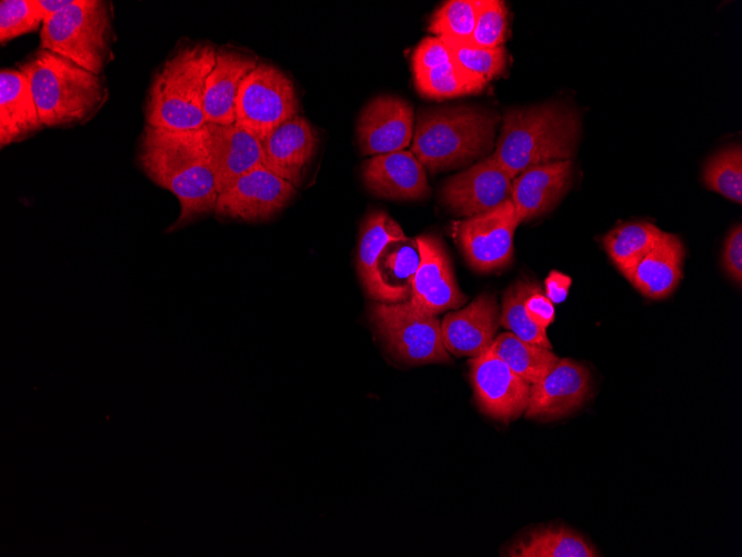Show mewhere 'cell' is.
Returning <instances> with one entry per match:
<instances>
[{"mask_svg": "<svg viewBox=\"0 0 742 557\" xmlns=\"http://www.w3.org/2000/svg\"><path fill=\"white\" fill-rule=\"evenodd\" d=\"M137 161L152 182L179 200V217L168 232L214 212L219 193L202 127L171 130L146 125Z\"/></svg>", "mask_w": 742, "mask_h": 557, "instance_id": "6da1fadb", "label": "cell"}, {"mask_svg": "<svg viewBox=\"0 0 742 557\" xmlns=\"http://www.w3.org/2000/svg\"><path fill=\"white\" fill-rule=\"evenodd\" d=\"M19 69L30 81L40 119L48 128H72L88 122L109 96L102 74L40 47Z\"/></svg>", "mask_w": 742, "mask_h": 557, "instance_id": "7a4b0ae2", "label": "cell"}, {"mask_svg": "<svg viewBox=\"0 0 742 557\" xmlns=\"http://www.w3.org/2000/svg\"><path fill=\"white\" fill-rule=\"evenodd\" d=\"M579 131L576 112L561 103L511 109L492 156L513 179L528 168L570 159Z\"/></svg>", "mask_w": 742, "mask_h": 557, "instance_id": "3957f363", "label": "cell"}, {"mask_svg": "<svg viewBox=\"0 0 742 557\" xmlns=\"http://www.w3.org/2000/svg\"><path fill=\"white\" fill-rule=\"evenodd\" d=\"M217 49L198 42L178 48L154 72L144 105L147 125L171 130L205 125V80L214 67Z\"/></svg>", "mask_w": 742, "mask_h": 557, "instance_id": "277c9868", "label": "cell"}, {"mask_svg": "<svg viewBox=\"0 0 742 557\" xmlns=\"http://www.w3.org/2000/svg\"><path fill=\"white\" fill-rule=\"evenodd\" d=\"M497 122L469 107L421 110L411 152L431 172L470 162L492 148Z\"/></svg>", "mask_w": 742, "mask_h": 557, "instance_id": "5b68a950", "label": "cell"}, {"mask_svg": "<svg viewBox=\"0 0 742 557\" xmlns=\"http://www.w3.org/2000/svg\"><path fill=\"white\" fill-rule=\"evenodd\" d=\"M113 42L112 9L103 0H73L44 20L40 31V48L100 76L114 58Z\"/></svg>", "mask_w": 742, "mask_h": 557, "instance_id": "8992f818", "label": "cell"}, {"mask_svg": "<svg viewBox=\"0 0 742 557\" xmlns=\"http://www.w3.org/2000/svg\"><path fill=\"white\" fill-rule=\"evenodd\" d=\"M369 317L394 359L409 365L450 361L437 315L421 310L407 300L372 304Z\"/></svg>", "mask_w": 742, "mask_h": 557, "instance_id": "52a82bcc", "label": "cell"}, {"mask_svg": "<svg viewBox=\"0 0 742 557\" xmlns=\"http://www.w3.org/2000/svg\"><path fill=\"white\" fill-rule=\"evenodd\" d=\"M299 111V100L289 77L274 66L258 64L242 81L235 125L263 140Z\"/></svg>", "mask_w": 742, "mask_h": 557, "instance_id": "ba28073f", "label": "cell"}, {"mask_svg": "<svg viewBox=\"0 0 742 557\" xmlns=\"http://www.w3.org/2000/svg\"><path fill=\"white\" fill-rule=\"evenodd\" d=\"M519 223L515 207L509 199L489 211L453 222L452 236L471 268L490 272L511 262Z\"/></svg>", "mask_w": 742, "mask_h": 557, "instance_id": "9c48e42d", "label": "cell"}, {"mask_svg": "<svg viewBox=\"0 0 742 557\" xmlns=\"http://www.w3.org/2000/svg\"><path fill=\"white\" fill-rule=\"evenodd\" d=\"M294 186L267 168H255L224 188L214 213L221 218L259 221L273 217L294 196Z\"/></svg>", "mask_w": 742, "mask_h": 557, "instance_id": "30bf717a", "label": "cell"}, {"mask_svg": "<svg viewBox=\"0 0 742 557\" xmlns=\"http://www.w3.org/2000/svg\"><path fill=\"white\" fill-rule=\"evenodd\" d=\"M469 367L474 398L483 414L508 422L525 411L530 384L489 348L470 359Z\"/></svg>", "mask_w": 742, "mask_h": 557, "instance_id": "8fae6325", "label": "cell"}, {"mask_svg": "<svg viewBox=\"0 0 742 557\" xmlns=\"http://www.w3.org/2000/svg\"><path fill=\"white\" fill-rule=\"evenodd\" d=\"M511 193L512 178L491 155L451 177L441 198L457 215L469 218L500 206Z\"/></svg>", "mask_w": 742, "mask_h": 557, "instance_id": "7c38bea8", "label": "cell"}, {"mask_svg": "<svg viewBox=\"0 0 742 557\" xmlns=\"http://www.w3.org/2000/svg\"><path fill=\"white\" fill-rule=\"evenodd\" d=\"M591 392L589 369L571 358H561L538 382L530 385L525 417L554 420L578 410Z\"/></svg>", "mask_w": 742, "mask_h": 557, "instance_id": "4fadbf2b", "label": "cell"}, {"mask_svg": "<svg viewBox=\"0 0 742 557\" xmlns=\"http://www.w3.org/2000/svg\"><path fill=\"white\" fill-rule=\"evenodd\" d=\"M420 262L412 282L410 301L421 310L438 315L467 302L442 242L434 236L415 238Z\"/></svg>", "mask_w": 742, "mask_h": 557, "instance_id": "5bb4252c", "label": "cell"}, {"mask_svg": "<svg viewBox=\"0 0 742 557\" xmlns=\"http://www.w3.org/2000/svg\"><path fill=\"white\" fill-rule=\"evenodd\" d=\"M414 131V112L409 102L395 96H379L362 110L357 123L362 155L377 156L407 148Z\"/></svg>", "mask_w": 742, "mask_h": 557, "instance_id": "9a60e30c", "label": "cell"}, {"mask_svg": "<svg viewBox=\"0 0 742 557\" xmlns=\"http://www.w3.org/2000/svg\"><path fill=\"white\" fill-rule=\"evenodd\" d=\"M204 141L220 193L240 176L263 166L261 140L232 125L205 123Z\"/></svg>", "mask_w": 742, "mask_h": 557, "instance_id": "2e32d148", "label": "cell"}, {"mask_svg": "<svg viewBox=\"0 0 742 557\" xmlns=\"http://www.w3.org/2000/svg\"><path fill=\"white\" fill-rule=\"evenodd\" d=\"M500 325V307L492 294H481L441 322L444 348L454 356H478L492 344Z\"/></svg>", "mask_w": 742, "mask_h": 557, "instance_id": "e0dca14e", "label": "cell"}, {"mask_svg": "<svg viewBox=\"0 0 742 557\" xmlns=\"http://www.w3.org/2000/svg\"><path fill=\"white\" fill-rule=\"evenodd\" d=\"M571 180L570 159L538 165L513 178L511 200L520 222L552 210L569 190Z\"/></svg>", "mask_w": 742, "mask_h": 557, "instance_id": "ac0fdd59", "label": "cell"}, {"mask_svg": "<svg viewBox=\"0 0 742 557\" xmlns=\"http://www.w3.org/2000/svg\"><path fill=\"white\" fill-rule=\"evenodd\" d=\"M365 187L374 195L395 200H417L429 193L423 166L411 151L372 156L362 167Z\"/></svg>", "mask_w": 742, "mask_h": 557, "instance_id": "d6986e66", "label": "cell"}, {"mask_svg": "<svg viewBox=\"0 0 742 557\" xmlns=\"http://www.w3.org/2000/svg\"><path fill=\"white\" fill-rule=\"evenodd\" d=\"M317 145V131L305 118L297 115L261 140L263 167L297 186Z\"/></svg>", "mask_w": 742, "mask_h": 557, "instance_id": "ffe728a7", "label": "cell"}, {"mask_svg": "<svg viewBox=\"0 0 742 557\" xmlns=\"http://www.w3.org/2000/svg\"><path fill=\"white\" fill-rule=\"evenodd\" d=\"M258 66L255 57L231 49H219L213 69L205 80L203 111L205 123L235 122V103L243 79Z\"/></svg>", "mask_w": 742, "mask_h": 557, "instance_id": "44dd1931", "label": "cell"}, {"mask_svg": "<svg viewBox=\"0 0 742 557\" xmlns=\"http://www.w3.org/2000/svg\"><path fill=\"white\" fill-rule=\"evenodd\" d=\"M684 247L680 238L663 232L656 243L623 276L644 297L664 299L683 277Z\"/></svg>", "mask_w": 742, "mask_h": 557, "instance_id": "7402d4cb", "label": "cell"}, {"mask_svg": "<svg viewBox=\"0 0 742 557\" xmlns=\"http://www.w3.org/2000/svg\"><path fill=\"white\" fill-rule=\"evenodd\" d=\"M44 126L40 119L31 84L26 73L17 69L0 72V146L20 142Z\"/></svg>", "mask_w": 742, "mask_h": 557, "instance_id": "603a6c76", "label": "cell"}, {"mask_svg": "<svg viewBox=\"0 0 742 557\" xmlns=\"http://www.w3.org/2000/svg\"><path fill=\"white\" fill-rule=\"evenodd\" d=\"M420 262L415 240L392 241L382 250L374 266L368 296L380 302L410 300L412 282Z\"/></svg>", "mask_w": 742, "mask_h": 557, "instance_id": "cb8c5ba5", "label": "cell"}, {"mask_svg": "<svg viewBox=\"0 0 742 557\" xmlns=\"http://www.w3.org/2000/svg\"><path fill=\"white\" fill-rule=\"evenodd\" d=\"M510 557H596L598 550L578 533L563 527L535 529L515 540Z\"/></svg>", "mask_w": 742, "mask_h": 557, "instance_id": "d4e9b609", "label": "cell"}, {"mask_svg": "<svg viewBox=\"0 0 742 557\" xmlns=\"http://www.w3.org/2000/svg\"><path fill=\"white\" fill-rule=\"evenodd\" d=\"M489 349L530 385L540 381L560 359L552 350L524 341L510 331L495 337Z\"/></svg>", "mask_w": 742, "mask_h": 557, "instance_id": "484cf974", "label": "cell"}, {"mask_svg": "<svg viewBox=\"0 0 742 557\" xmlns=\"http://www.w3.org/2000/svg\"><path fill=\"white\" fill-rule=\"evenodd\" d=\"M663 231L648 221L625 222L610 230L602 239L608 256L624 275L660 239Z\"/></svg>", "mask_w": 742, "mask_h": 557, "instance_id": "4316f807", "label": "cell"}, {"mask_svg": "<svg viewBox=\"0 0 742 557\" xmlns=\"http://www.w3.org/2000/svg\"><path fill=\"white\" fill-rule=\"evenodd\" d=\"M407 239L400 225L387 212H370L361 225L357 269L360 280L367 290L371 284L374 266L382 250L392 241Z\"/></svg>", "mask_w": 742, "mask_h": 557, "instance_id": "83f0119b", "label": "cell"}, {"mask_svg": "<svg viewBox=\"0 0 742 557\" xmlns=\"http://www.w3.org/2000/svg\"><path fill=\"white\" fill-rule=\"evenodd\" d=\"M415 88L428 98L442 99L481 91L487 82L462 70L452 60L413 71Z\"/></svg>", "mask_w": 742, "mask_h": 557, "instance_id": "f1b7e54d", "label": "cell"}, {"mask_svg": "<svg viewBox=\"0 0 742 557\" xmlns=\"http://www.w3.org/2000/svg\"><path fill=\"white\" fill-rule=\"evenodd\" d=\"M702 179L712 191L742 202V149L735 145L723 148L704 163Z\"/></svg>", "mask_w": 742, "mask_h": 557, "instance_id": "f546056e", "label": "cell"}, {"mask_svg": "<svg viewBox=\"0 0 742 557\" xmlns=\"http://www.w3.org/2000/svg\"><path fill=\"white\" fill-rule=\"evenodd\" d=\"M480 0H452L432 16L429 31L439 38L470 42L477 21Z\"/></svg>", "mask_w": 742, "mask_h": 557, "instance_id": "4dcf8cb0", "label": "cell"}, {"mask_svg": "<svg viewBox=\"0 0 742 557\" xmlns=\"http://www.w3.org/2000/svg\"><path fill=\"white\" fill-rule=\"evenodd\" d=\"M500 325L524 341L552 350L545 329L534 324L524 309L521 279L510 285L502 296Z\"/></svg>", "mask_w": 742, "mask_h": 557, "instance_id": "1f68e13d", "label": "cell"}, {"mask_svg": "<svg viewBox=\"0 0 742 557\" xmlns=\"http://www.w3.org/2000/svg\"><path fill=\"white\" fill-rule=\"evenodd\" d=\"M447 46L451 60L469 74L488 82L502 73L505 67L504 48H481L469 42L440 38Z\"/></svg>", "mask_w": 742, "mask_h": 557, "instance_id": "d6a6232c", "label": "cell"}, {"mask_svg": "<svg viewBox=\"0 0 742 557\" xmlns=\"http://www.w3.org/2000/svg\"><path fill=\"white\" fill-rule=\"evenodd\" d=\"M43 23V16L36 0H2L0 2L1 44L24 33L32 32Z\"/></svg>", "mask_w": 742, "mask_h": 557, "instance_id": "836d02e7", "label": "cell"}, {"mask_svg": "<svg viewBox=\"0 0 742 557\" xmlns=\"http://www.w3.org/2000/svg\"><path fill=\"white\" fill-rule=\"evenodd\" d=\"M507 9L499 0H480L475 27L469 43L481 48L501 47L507 32Z\"/></svg>", "mask_w": 742, "mask_h": 557, "instance_id": "e575fe53", "label": "cell"}, {"mask_svg": "<svg viewBox=\"0 0 742 557\" xmlns=\"http://www.w3.org/2000/svg\"><path fill=\"white\" fill-rule=\"evenodd\" d=\"M522 300L529 318L538 326L547 329L554 320V307L538 282L521 279Z\"/></svg>", "mask_w": 742, "mask_h": 557, "instance_id": "d590c367", "label": "cell"}, {"mask_svg": "<svg viewBox=\"0 0 742 557\" xmlns=\"http://www.w3.org/2000/svg\"><path fill=\"white\" fill-rule=\"evenodd\" d=\"M721 263L724 272L735 284L742 282V227L734 226L728 233L723 250Z\"/></svg>", "mask_w": 742, "mask_h": 557, "instance_id": "8d00e7d4", "label": "cell"}, {"mask_svg": "<svg viewBox=\"0 0 742 557\" xmlns=\"http://www.w3.org/2000/svg\"><path fill=\"white\" fill-rule=\"evenodd\" d=\"M451 60L445 43L439 37L424 38L412 54V69L424 70Z\"/></svg>", "mask_w": 742, "mask_h": 557, "instance_id": "74e56055", "label": "cell"}, {"mask_svg": "<svg viewBox=\"0 0 742 557\" xmlns=\"http://www.w3.org/2000/svg\"><path fill=\"white\" fill-rule=\"evenodd\" d=\"M572 280L569 276L552 270L544 280V294L552 304H560L568 297Z\"/></svg>", "mask_w": 742, "mask_h": 557, "instance_id": "f35d334b", "label": "cell"}, {"mask_svg": "<svg viewBox=\"0 0 742 557\" xmlns=\"http://www.w3.org/2000/svg\"><path fill=\"white\" fill-rule=\"evenodd\" d=\"M43 16V21L70 6L73 0H36Z\"/></svg>", "mask_w": 742, "mask_h": 557, "instance_id": "ab89813d", "label": "cell"}]
</instances>
